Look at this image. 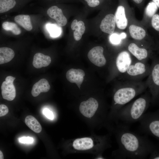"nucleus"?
Instances as JSON below:
<instances>
[{
    "label": "nucleus",
    "mask_w": 159,
    "mask_h": 159,
    "mask_svg": "<svg viewBox=\"0 0 159 159\" xmlns=\"http://www.w3.org/2000/svg\"><path fill=\"white\" fill-rule=\"evenodd\" d=\"M47 28L52 37H57L61 33L60 28L55 24H48L47 25Z\"/></svg>",
    "instance_id": "nucleus-26"
},
{
    "label": "nucleus",
    "mask_w": 159,
    "mask_h": 159,
    "mask_svg": "<svg viewBox=\"0 0 159 159\" xmlns=\"http://www.w3.org/2000/svg\"><path fill=\"white\" fill-rule=\"evenodd\" d=\"M25 122L26 125L31 130L37 133L41 132V126L38 121L32 115L27 116L25 119Z\"/></svg>",
    "instance_id": "nucleus-22"
},
{
    "label": "nucleus",
    "mask_w": 159,
    "mask_h": 159,
    "mask_svg": "<svg viewBox=\"0 0 159 159\" xmlns=\"http://www.w3.org/2000/svg\"><path fill=\"white\" fill-rule=\"evenodd\" d=\"M15 53L11 48L7 47L0 48V64L6 63L11 61L14 57Z\"/></svg>",
    "instance_id": "nucleus-21"
},
{
    "label": "nucleus",
    "mask_w": 159,
    "mask_h": 159,
    "mask_svg": "<svg viewBox=\"0 0 159 159\" xmlns=\"http://www.w3.org/2000/svg\"><path fill=\"white\" fill-rule=\"evenodd\" d=\"M47 13L51 18L54 19L57 24L60 26H65L67 23V20L63 15L62 9L58 6L54 5L49 8Z\"/></svg>",
    "instance_id": "nucleus-12"
},
{
    "label": "nucleus",
    "mask_w": 159,
    "mask_h": 159,
    "mask_svg": "<svg viewBox=\"0 0 159 159\" xmlns=\"http://www.w3.org/2000/svg\"><path fill=\"white\" fill-rule=\"evenodd\" d=\"M88 5L91 7H95L99 5L100 2L99 0H84Z\"/></svg>",
    "instance_id": "nucleus-29"
},
{
    "label": "nucleus",
    "mask_w": 159,
    "mask_h": 159,
    "mask_svg": "<svg viewBox=\"0 0 159 159\" xmlns=\"http://www.w3.org/2000/svg\"><path fill=\"white\" fill-rule=\"evenodd\" d=\"M129 32L131 37L134 39L140 40L145 37V30L142 27L134 24L129 27Z\"/></svg>",
    "instance_id": "nucleus-19"
},
{
    "label": "nucleus",
    "mask_w": 159,
    "mask_h": 159,
    "mask_svg": "<svg viewBox=\"0 0 159 159\" xmlns=\"http://www.w3.org/2000/svg\"><path fill=\"white\" fill-rule=\"evenodd\" d=\"M147 88L145 82L141 81H122L121 86L115 92L113 96V103L108 116L109 123H113L118 110Z\"/></svg>",
    "instance_id": "nucleus-2"
},
{
    "label": "nucleus",
    "mask_w": 159,
    "mask_h": 159,
    "mask_svg": "<svg viewBox=\"0 0 159 159\" xmlns=\"http://www.w3.org/2000/svg\"><path fill=\"white\" fill-rule=\"evenodd\" d=\"M51 62V58L49 56L37 53L34 55L32 64L35 68H40L48 66Z\"/></svg>",
    "instance_id": "nucleus-17"
},
{
    "label": "nucleus",
    "mask_w": 159,
    "mask_h": 159,
    "mask_svg": "<svg viewBox=\"0 0 159 159\" xmlns=\"http://www.w3.org/2000/svg\"><path fill=\"white\" fill-rule=\"evenodd\" d=\"M72 29L74 30L73 33V37L76 41L80 40L85 30V27L84 22L81 21H78L74 19L71 24Z\"/></svg>",
    "instance_id": "nucleus-18"
},
{
    "label": "nucleus",
    "mask_w": 159,
    "mask_h": 159,
    "mask_svg": "<svg viewBox=\"0 0 159 159\" xmlns=\"http://www.w3.org/2000/svg\"><path fill=\"white\" fill-rule=\"evenodd\" d=\"M139 121L141 131L159 141V109L145 113Z\"/></svg>",
    "instance_id": "nucleus-7"
},
{
    "label": "nucleus",
    "mask_w": 159,
    "mask_h": 159,
    "mask_svg": "<svg viewBox=\"0 0 159 159\" xmlns=\"http://www.w3.org/2000/svg\"><path fill=\"white\" fill-rule=\"evenodd\" d=\"M145 83L151 95V104H158L159 102V59H153L150 72Z\"/></svg>",
    "instance_id": "nucleus-5"
},
{
    "label": "nucleus",
    "mask_w": 159,
    "mask_h": 159,
    "mask_svg": "<svg viewBox=\"0 0 159 159\" xmlns=\"http://www.w3.org/2000/svg\"><path fill=\"white\" fill-rule=\"evenodd\" d=\"M50 88V85L47 80L45 79H42L34 85L31 93L33 97H36L41 92H48Z\"/></svg>",
    "instance_id": "nucleus-16"
},
{
    "label": "nucleus",
    "mask_w": 159,
    "mask_h": 159,
    "mask_svg": "<svg viewBox=\"0 0 159 159\" xmlns=\"http://www.w3.org/2000/svg\"><path fill=\"white\" fill-rule=\"evenodd\" d=\"M158 7L153 1L150 2L146 6L145 12L146 15L149 17H151L155 14Z\"/></svg>",
    "instance_id": "nucleus-25"
},
{
    "label": "nucleus",
    "mask_w": 159,
    "mask_h": 159,
    "mask_svg": "<svg viewBox=\"0 0 159 159\" xmlns=\"http://www.w3.org/2000/svg\"><path fill=\"white\" fill-rule=\"evenodd\" d=\"M4 158V157L3 154L1 150L0 151V159H3Z\"/></svg>",
    "instance_id": "nucleus-37"
},
{
    "label": "nucleus",
    "mask_w": 159,
    "mask_h": 159,
    "mask_svg": "<svg viewBox=\"0 0 159 159\" xmlns=\"http://www.w3.org/2000/svg\"><path fill=\"white\" fill-rule=\"evenodd\" d=\"M108 130L114 134L118 145V148L112 153L115 158L145 159L158 148L146 136L130 131L128 125L114 123Z\"/></svg>",
    "instance_id": "nucleus-1"
},
{
    "label": "nucleus",
    "mask_w": 159,
    "mask_h": 159,
    "mask_svg": "<svg viewBox=\"0 0 159 159\" xmlns=\"http://www.w3.org/2000/svg\"><path fill=\"white\" fill-rule=\"evenodd\" d=\"M111 134L110 133L103 135H92L72 139L68 143L69 149L72 153H91L96 154L97 159H105L102 155L103 153L111 147Z\"/></svg>",
    "instance_id": "nucleus-3"
},
{
    "label": "nucleus",
    "mask_w": 159,
    "mask_h": 159,
    "mask_svg": "<svg viewBox=\"0 0 159 159\" xmlns=\"http://www.w3.org/2000/svg\"><path fill=\"white\" fill-rule=\"evenodd\" d=\"M104 49L101 46L92 48L88 52V57L90 61L95 65L102 67L106 63V58L103 54Z\"/></svg>",
    "instance_id": "nucleus-10"
},
{
    "label": "nucleus",
    "mask_w": 159,
    "mask_h": 159,
    "mask_svg": "<svg viewBox=\"0 0 159 159\" xmlns=\"http://www.w3.org/2000/svg\"><path fill=\"white\" fill-rule=\"evenodd\" d=\"M122 39L120 35L116 34H112L110 36V42L114 44H119Z\"/></svg>",
    "instance_id": "nucleus-28"
},
{
    "label": "nucleus",
    "mask_w": 159,
    "mask_h": 159,
    "mask_svg": "<svg viewBox=\"0 0 159 159\" xmlns=\"http://www.w3.org/2000/svg\"><path fill=\"white\" fill-rule=\"evenodd\" d=\"M151 95L147 92L132 102L124 106L117 112L113 124L121 122L128 125L139 121L150 106Z\"/></svg>",
    "instance_id": "nucleus-4"
},
{
    "label": "nucleus",
    "mask_w": 159,
    "mask_h": 159,
    "mask_svg": "<svg viewBox=\"0 0 159 159\" xmlns=\"http://www.w3.org/2000/svg\"><path fill=\"white\" fill-rule=\"evenodd\" d=\"M19 141L21 143L29 144L32 143L34 140L32 138L29 137H23L20 138Z\"/></svg>",
    "instance_id": "nucleus-31"
},
{
    "label": "nucleus",
    "mask_w": 159,
    "mask_h": 159,
    "mask_svg": "<svg viewBox=\"0 0 159 159\" xmlns=\"http://www.w3.org/2000/svg\"><path fill=\"white\" fill-rule=\"evenodd\" d=\"M149 159H159V149L153 151L150 155Z\"/></svg>",
    "instance_id": "nucleus-33"
},
{
    "label": "nucleus",
    "mask_w": 159,
    "mask_h": 159,
    "mask_svg": "<svg viewBox=\"0 0 159 159\" xmlns=\"http://www.w3.org/2000/svg\"><path fill=\"white\" fill-rule=\"evenodd\" d=\"M134 61L128 51H122L117 55L115 61L117 72L121 75L124 74Z\"/></svg>",
    "instance_id": "nucleus-8"
},
{
    "label": "nucleus",
    "mask_w": 159,
    "mask_h": 159,
    "mask_svg": "<svg viewBox=\"0 0 159 159\" xmlns=\"http://www.w3.org/2000/svg\"><path fill=\"white\" fill-rule=\"evenodd\" d=\"M135 3L137 4L140 3L143 1V0H132Z\"/></svg>",
    "instance_id": "nucleus-36"
},
{
    "label": "nucleus",
    "mask_w": 159,
    "mask_h": 159,
    "mask_svg": "<svg viewBox=\"0 0 159 159\" xmlns=\"http://www.w3.org/2000/svg\"><path fill=\"white\" fill-rule=\"evenodd\" d=\"M116 25L115 16L112 14L106 15L102 20L100 28L103 32L112 34L114 32Z\"/></svg>",
    "instance_id": "nucleus-13"
},
{
    "label": "nucleus",
    "mask_w": 159,
    "mask_h": 159,
    "mask_svg": "<svg viewBox=\"0 0 159 159\" xmlns=\"http://www.w3.org/2000/svg\"><path fill=\"white\" fill-rule=\"evenodd\" d=\"M151 24L153 27L157 31H159V15L155 14L152 17Z\"/></svg>",
    "instance_id": "nucleus-27"
},
{
    "label": "nucleus",
    "mask_w": 159,
    "mask_h": 159,
    "mask_svg": "<svg viewBox=\"0 0 159 159\" xmlns=\"http://www.w3.org/2000/svg\"><path fill=\"white\" fill-rule=\"evenodd\" d=\"M44 114L48 118L52 120L54 119V116L53 113L47 108H45L43 111Z\"/></svg>",
    "instance_id": "nucleus-32"
},
{
    "label": "nucleus",
    "mask_w": 159,
    "mask_h": 159,
    "mask_svg": "<svg viewBox=\"0 0 159 159\" xmlns=\"http://www.w3.org/2000/svg\"><path fill=\"white\" fill-rule=\"evenodd\" d=\"M150 71V65L147 62L134 61L126 72L121 75L122 81H141L148 77Z\"/></svg>",
    "instance_id": "nucleus-6"
},
{
    "label": "nucleus",
    "mask_w": 159,
    "mask_h": 159,
    "mask_svg": "<svg viewBox=\"0 0 159 159\" xmlns=\"http://www.w3.org/2000/svg\"><path fill=\"white\" fill-rule=\"evenodd\" d=\"M115 16L117 27L120 29H125L127 25L128 21L124 6L121 5L118 6Z\"/></svg>",
    "instance_id": "nucleus-15"
},
{
    "label": "nucleus",
    "mask_w": 159,
    "mask_h": 159,
    "mask_svg": "<svg viewBox=\"0 0 159 159\" xmlns=\"http://www.w3.org/2000/svg\"><path fill=\"white\" fill-rule=\"evenodd\" d=\"M127 49L128 51L138 60L146 62L149 57V52L146 49L140 47L134 43H130Z\"/></svg>",
    "instance_id": "nucleus-11"
},
{
    "label": "nucleus",
    "mask_w": 159,
    "mask_h": 159,
    "mask_svg": "<svg viewBox=\"0 0 159 159\" xmlns=\"http://www.w3.org/2000/svg\"><path fill=\"white\" fill-rule=\"evenodd\" d=\"M15 6L14 0H0V13L8 11Z\"/></svg>",
    "instance_id": "nucleus-24"
},
{
    "label": "nucleus",
    "mask_w": 159,
    "mask_h": 159,
    "mask_svg": "<svg viewBox=\"0 0 159 159\" xmlns=\"http://www.w3.org/2000/svg\"><path fill=\"white\" fill-rule=\"evenodd\" d=\"M152 1L156 4L158 8H159V0H152Z\"/></svg>",
    "instance_id": "nucleus-34"
},
{
    "label": "nucleus",
    "mask_w": 159,
    "mask_h": 159,
    "mask_svg": "<svg viewBox=\"0 0 159 159\" xmlns=\"http://www.w3.org/2000/svg\"><path fill=\"white\" fill-rule=\"evenodd\" d=\"M3 28L6 31H10L15 35L20 34L21 32L20 29L15 23L6 21L3 22L2 24Z\"/></svg>",
    "instance_id": "nucleus-23"
},
{
    "label": "nucleus",
    "mask_w": 159,
    "mask_h": 159,
    "mask_svg": "<svg viewBox=\"0 0 159 159\" xmlns=\"http://www.w3.org/2000/svg\"><path fill=\"white\" fill-rule=\"evenodd\" d=\"M15 21L24 29L30 31L32 29V26L30 16L28 15L20 14L14 18Z\"/></svg>",
    "instance_id": "nucleus-20"
},
{
    "label": "nucleus",
    "mask_w": 159,
    "mask_h": 159,
    "mask_svg": "<svg viewBox=\"0 0 159 159\" xmlns=\"http://www.w3.org/2000/svg\"><path fill=\"white\" fill-rule=\"evenodd\" d=\"M15 77L8 76L5 78L1 85V94L3 98L8 101L13 100L16 95V90L13 82Z\"/></svg>",
    "instance_id": "nucleus-9"
},
{
    "label": "nucleus",
    "mask_w": 159,
    "mask_h": 159,
    "mask_svg": "<svg viewBox=\"0 0 159 159\" xmlns=\"http://www.w3.org/2000/svg\"><path fill=\"white\" fill-rule=\"evenodd\" d=\"M120 37L122 39L125 38L126 37V35L124 33H122L120 35Z\"/></svg>",
    "instance_id": "nucleus-35"
},
{
    "label": "nucleus",
    "mask_w": 159,
    "mask_h": 159,
    "mask_svg": "<svg viewBox=\"0 0 159 159\" xmlns=\"http://www.w3.org/2000/svg\"><path fill=\"white\" fill-rule=\"evenodd\" d=\"M9 112L8 107L5 105H0V116L2 117L7 114Z\"/></svg>",
    "instance_id": "nucleus-30"
},
{
    "label": "nucleus",
    "mask_w": 159,
    "mask_h": 159,
    "mask_svg": "<svg viewBox=\"0 0 159 159\" xmlns=\"http://www.w3.org/2000/svg\"><path fill=\"white\" fill-rule=\"evenodd\" d=\"M85 75V72L82 69H71L67 72L66 77L69 81L75 83L80 88Z\"/></svg>",
    "instance_id": "nucleus-14"
}]
</instances>
